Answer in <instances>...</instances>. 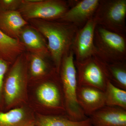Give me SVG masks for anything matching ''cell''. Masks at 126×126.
Here are the masks:
<instances>
[{
    "mask_svg": "<svg viewBox=\"0 0 126 126\" xmlns=\"http://www.w3.org/2000/svg\"><path fill=\"white\" fill-rule=\"evenodd\" d=\"M100 0L73 1L71 7L56 21L69 23L80 29L93 18Z\"/></svg>",
    "mask_w": 126,
    "mask_h": 126,
    "instance_id": "cell-10",
    "label": "cell"
},
{
    "mask_svg": "<svg viewBox=\"0 0 126 126\" xmlns=\"http://www.w3.org/2000/svg\"><path fill=\"white\" fill-rule=\"evenodd\" d=\"M28 55L24 52L12 64L4 82V106L6 111L28 104Z\"/></svg>",
    "mask_w": 126,
    "mask_h": 126,
    "instance_id": "cell-3",
    "label": "cell"
},
{
    "mask_svg": "<svg viewBox=\"0 0 126 126\" xmlns=\"http://www.w3.org/2000/svg\"><path fill=\"white\" fill-rule=\"evenodd\" d=\"M59 76L64 96L67 116L75 121L87 119L77 101V71L74 54L72 49L63 57Z\"/></svg>",
    "mask_w": 126,
    "mask_h": 126,
    "instance_id": "cell-4",
    "label": "cell"
},
{
    "mask_svg": "<svg viewBox=\"0 0 126 126\" xmlns=\"http://www.w3.org/2000/svg\"><path fill=\"white\" fill-rule=\"evenodd\" d=\"M35 119V112L28 104L0 112V126H26Z\"/></svg>",
    "mask_w": 126,
    "mask_h": 126,
    "instance_id": "cell-14",
    "label": "cell"
},
{
    "mask_svg": "<svg viewBox=\"0 0 126 126\" xmlns=\"http://www.w3.org/2000/svg\"><path fill=\"white\" fill-rule=\"evenodd\" d=\"M10 63L0 55V108L4 106L3 88L5 75L8 71Z\"/></svg>",
    "mask_w": 126,
    "mask_h": 126,
    "instance_id": "cell-21",
    "label": "cell"
},
{
    "mask_svg": "<svg viewBox=\"0 0 126 126\" xmlns=\"http://www.w3.org/2000/svg\"><path fill=\"white\" fill-rule=\"evenodd\" d=\"M93 126H126V110L105 106L88 117Z\"/></svg>",
    "mask_w": 126,
    "mask_h": 126,
    "instance_id": "cell-12",
    "label": "cell"
},
{
    "mask_svg": "<svg viewBox=\"0 0 126 126\" xmlns=\"http://www.w3.org/2000/svg\"><path fill=\"white\" fill-rule=\"evenodd\" d=\"M29 84L37 86L32 97H29L28 101V105L35 112L41 115L67 117L59 74H56Z\"/></svg>",
    "mask_w": 126,
    "mask_h": 126,
    "instance_id": "cell-2",
    "label": "cell"
},
{
    "mask_svg": "<svg viewBox=\"0 0 126 126\" xmlns=\"http://www.w3.org/2000/svg\"><path fill=\"white\" fill-rule=\"evenodd\" d=\"M77 98L79 106L87 117L106 105L104 92L92 87L78 86Z\"/></svg>",
    "mask_w": 126,
    "mask_h": 126,
    "instance_id": "cell-11",
    "label": "cell"
},
{
    "mask_svg": "<svg viewBox=\"0 0 126 126\" xmlns=\"http://www.w3.org/2000/svg\"><path fill=\"white\" fill-rule=\"evenodd\" d=\"M26 126H38L34 122L32 123L29 124V125H27Z\"/></svg>",
    "mask_w": 126,
    "mask_h": 126,
    "instance_id": "cell-23",
    "label": "cell"
},
{
    "mask_svg": "<svg viewBox=\"0 0 126 126\" xmlns=\"http://www.w3.org/2000/svg\"><path fill=\"white\" fill-rule=\"evenodd\" d=\"M78 86H88L104 92L109 81L103 61L94 55L85 61H75Z\"/></svg>",
    "mask_w": 126,
    "mask_h": 126,
    "instance_id": "cell-8",
    "label": "cell"
},
{
    "mask_svg": "<svg viewBox=\"0 0 126 126\" xmlns=\"http://www.w3.org/2000/svg\"><path fill=\"white\" fill-rule=\"evenodd\" d=\"M35 123L38 126H93L88 118L75 121L64 116L41 115L35 113Z\"/></svg>",
    "mask_w": 126,
    "mask_h": 126,
    "instance_id": "cell-18",
    "label": "cell"
},
{
    "mask_svg": "<svg viewBox=\"0 0 126 126\" xmlns=\"http://www.w3.org/2000/svg\"><path fill=\"white\" fill-rule=\"evenodd\" d=\"M25 50L20 41L10 38L0 30V55L2 58L12 64Z\"/></svg>",
    "mask_w": 126,
    "mask_h": 126,
    "instance_id": "cell-17",
    "label": "cell"
},
{
    "mask_svg": "<svg viewBox=\"0 0 126 126\" xmlns=\"http://www.w3.org/2000/svg\"><path fill=\"white\" fill-rule=\"evenodd\" d=\"M126 0H100L93 18L97 25L126 35Z\"/></svg>",
    "mask_w": 126,
    "mask_h": 126,
    "instance_id": "cell-6",
    "label": "cell"
},
{
    "mask_svg": "<svg viewBox=\"0 0 126 126\" xmlns=\"http://www.w3.org/2000/svg\"><path fill=\"white\" fill-rule=\"evenodd\" d=\"M22 1V0H0V12L18 10Z\"/></svg>",
    "mask_w": 126,
    "mask_h": 126,
    "instance_id": "cell-22",
    "label": "cell"
},
{
    "mask_svg": "<svg viewBox=\"0 0 126 126\" xmlns=\"http://www.w3.org/2000/svg\"><path fill=\"white\" fill-rule=\"evenodd\" d=\"M72 1L22 0L19 10L26 20H57L72 6Z\"/></svg>",
    "mask_w": 126,
    "mask_h": 126,
    "instance_id": "cell-7",
    "label": "cell"
},
{
    "mask_svg": "<svg viewBox=\"0 0 126 126\" xmlns=\"http://www.w3.org/2000/svg\"><path fill=\"white\" fill-rule=\"evenodd\" d=\"M29 21L47 40L50 58L59 74L63 57L71 49L79 28L56 20L34 19Z\"/></svg>",
    "mask_w": 126,
    "mask_h": 126,
    "instance_id": "cell-1",
    "label": "cell"
},
{
    "mask_svg": "<svg viewBox=\"0 0 126 126\" xmlns=\"http://www.w3.org/2000/svg\"><path fill=\"white\" fill-rule=\"evenodd\" d=\"M95 55L106 63L126 61V35L97 25L94 31Z\"/></svg>",
    "mask_w": 126,
    "mask_h": 126,
    "instance_id": "cell-5",
    "label": "cell"
},
{
    "mask_svg": "<svg viewBox=\"0 0 126 126\" xmlns=\"http://www.w3.org/2000/svg\"><path fill=\"white\" fill-rule=\"evenodd\" d=\"M19 40L25 49L29 51L31 54L50 58L44 37L32 26L27 25L23 28L21 32Z\"/></svg>",
    "mask_w": 126,
    "mask_h": 126,
    "instance_id": "cell-13",
    "label": "cell"
},
{
    "mask_svg": "<svg viewBox=\"0 0 126 126\" xmlns=\"http://www.w3.org/2000/svg\"><path fill=\"white\" fill-rule=\"evenodd\" d=\"M46 58L33 54L28 56L29 84L41 81L58 74L54 65L48 63Z\"/></svg>",
    "mask_w": 126,
    "mask_h": 126,
    "instance_id": "cell-16",
    "label": "cell"
},
{
    "mask_svg": "<svg viewBox=\"0 0 126 126\" xmlns=\"http://www.w3.org/2000/svg\"><path fill=\"white\" fill-rule=\"evenodd\" d=\"M104 92L105 106H116L126 110V90L116 87L108 81Z\"/></svg>",
    "mask_w": 126,
    "mask_h": 126,
    "instance_id": "cell-20",
    "label": "cell"
},
{
    "mask_svg": "<svg viewBox=\"0 0 126 126\" xmlns=\"http://www.w3.org/2000/svg\"><path fill=\"white\" fill-rule=\"evenodd\" d=\"M97 26L93 17L78 30L71 48L76 62H82L95 55L94 38Z\"/></svg>",
    "mask_w": 126,
    "mask_h": 126,
    "instance_id": "cell-9",
    "label": "cell"
},
{
    "mask_svg": "<svg viewBox=\"0 0 126 126\" xmlns=\"http://www.w3.org/2000/svg\"><path fill=\"white\" fill-rule=\"evenodd\" d=\"M103 63L109 81L116 87L126 90V61Z\"/></svg>",
    "mask_w": 126,
    "mask_h": 126,
    "instance_id": "cell-19",
    "label": "cell"
},
{
    "mask_svg": "<svg viewBox=\"0 0 126 126\" xmlns=\"http://www.w3.org/2000/svg\"><path fill=\"white\" fill-rule=\"evenodd\" d=\"M27 25L18 10L0 12V30L10 38L19 40L21 32Z\"/></svg>",
    "mask_w": 126,
    "mask_h": 126,
    "instance_id": "cell-15",
    "label": "cell"
}]
</instances>
